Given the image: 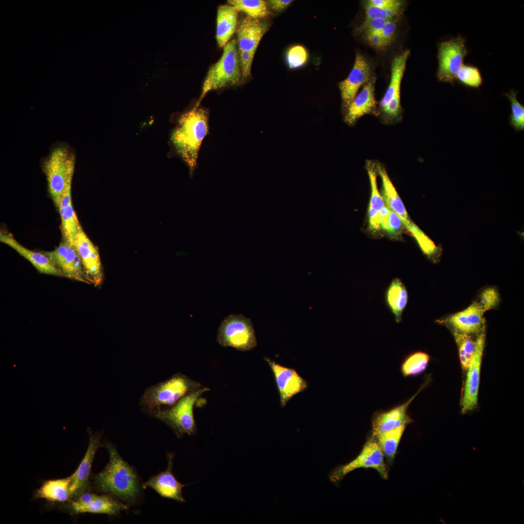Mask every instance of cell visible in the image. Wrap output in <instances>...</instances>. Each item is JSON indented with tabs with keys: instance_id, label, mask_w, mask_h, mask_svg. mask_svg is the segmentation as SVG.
<instances>
[{
	"instance_id": "6da1fadb",
	"label": "cell",
	"mask_w": 524,
	"mask_h": 524,
	"mask_svg": "<svg viewBox=\"0 0 524 524\" xmlns=\"http://www.w3.org/2000/svg\"><path fill=\"white\" fill-rule=\"evenodd\" d=\"M209 112L195 105L180 116L171 134V146L189 167L191 177L197 167L201 145L209 133Z\"/></svg>"
},
{
	"instance_id": "7a4b0ae2",
	"label": "cell",
	"mask_w": 524,
	"mask_h": 524,
	"mask_svg": "<svg viewBox=\"0 0 524 524\" xmlns=\"http://www.w3.org/2000/svg\"><path fill=\"white\" fill-rule=\"evenodd\" d=\"M109 461L96 475L94 485L98 491L126 502L134 501L140 491L139 480L134 469L123 460L115 447L107 443Z\"/></svg>"
},
{
	"instance_id": "3957f363",
	"label": "cell",
	"mask_w": 524,
	"mask_h": 524,
	"mask_svg": "<svg viewBox=\"0 0 524 524\" xmlns=\"http://www.w3.org/2000/svg\"><path fill=\"white\" fill-rule=\"evenodd\" d=\"M201 387L198 382L177 373L165 381L147 388L139 399V405L147 413L160 410L164 406L169 408L185 395Z\"/></svg>"
},
{
	"instance_id": "277c9868",
	"label": "cell",
	"mask_w": 524,
	"mask_h": 524,
	"mask_svg": "<svg viewBox=\"0 0 524 524\" xmlns=\"http://www.w3.org/2000/svg\"><path fill=\"white\" fill-rule=\"evenodd\" d=\"M223 48L221 58L212 66L206 75L196 106H199L209 92L236 85L243 80L237 42L231 40Z\"/></svg>"
},
{
	"instance_id": "5b68a950",
	"label": "cell",
	"mask_w": 524,
	"mask_h": 524,
	"mask_svg": "<svg viewBox=\"0 0 524 524\" xmlns=\"http://www.w3.org/2000/svg\"><path fill=\"white\" fill-rule=\"evenodd\" d=\"M75 164L74 155L64 146L53 149L44 162L49 192L58 208L68 182L72 180Z\"/></svg>"
},
{
	"instance_id": "8992f818",
	"label": "cell",
	"mask_w": 524,
	"mask_h": 524,
	"mask_svg": "<svg viewBox=\"0 0 524 524\" xmlns=\"http://www.w3.org/2000/svg\"><path fill=\"white\" fill-rule=\"evenodd\" d=\"M209 390L206 387L199 388L184 396L173 406L148 414L168 426L178 437L184 434H194L196 431L194 406L199 396Z\"/></svg>"
},
{
	"instance_id": "52a82bcc",
	"label": "cell",
	"mask_w": 524,
	"mask_h": 524,
	"mask_svg": "<svg viewBox=\"0 0 524 524\" xmlns=\"http://www.w3.org/2000/svg\"><path fill=\"white\" fill-rule=\"evenodd\" d=\"M217 341L223 346L241 351L250 350L257 344L252 321L241 314H231L223 320L218 328Z\"/></svg>"
},
{
	"instance_id": "ba28073f",
	"label": "cell",
	"mask_w": 524,
	"mask_h": 524,
	"mask_svg": "<svg viewBox=\"0 0 524 524\" xmlns=\"http://www.w3.org/2000/svg\"><path fill=\"white\" fill-rule=\"evenodd\" d=\"M268 28L267 22L248 16L238 23L237 44L243 80L250 76L255 53Z\"/></svg>"
},
{
	"instance_id": "9c48e42d",
	"label": "cell",
	"mask_w": 524,
	"mask_h": 524,
	"mask_svg": "<svg viewBox=\"0 0 524 524\" xmlns=\"http://www.w3.org/2000/svg\"><path fill=\"white\" fill-rule=\"evenodd\" d=\"M383 452L374 437L364 444L359 455L349 463L334 469L329 475L330 480L339 483L349 473L359 468H372L377 470L384 479H387L388 471Z\"/></svg>"
},
{
	"instance_id": "30bf717a",
	"label": "cell",
	"mask_w": 524,
	"mask_h": 524,
	"mask_svg": "<svg viewBox=\"0 0 524 524\" xmlns=\"http://www.w3.org/2000/svg\"><path fill=\"white\" fill-rule=\"evenodd\" d=\"M467 52L465 41L460 36L441 43L438 51V80L454 84Z\"/></svg>"
},
{
	"instance_id": "8fae6325",
	"label": "cell",
	"mask_w": 524,
	"mask_h": 524,
	"mask_svg": "<svg viewBox=\"0 0 524 524\" xmlns=\"http://www.w3.org/2000/svg\"><path fill=\"white\" fill-rule=\"evenodd\" d=\"M483 326L476 339L475 354L467 369L461 412L465 414L475 409L477 406L480 384V370L483 352L486 340V327Z\"/></svg>"
},
{
	"instance_id": "7c38bea8",
	"label": "cell",
	"mask_w": 524,
	"mask_h": 524,
	"mask_svg": "<svg viewBox=\"0 0 524 524\" xmlns=\"http://www.w3.org/2000/svg\"><path fill=\"white\" fill-rule=\"evenodd\" d=\"M61 271L64 277L89 283L75 247L63 240L53 250L42 252Z\"/></svg>"
},
{
	"instance_id": "4fadbf2b",
	"label": "cell",
	"mask_w": 524,
	"mask_h": 524,
	"mask_svg": "<svg viewBox=\"0 0 524 524\" xmlns=\"http://www.w3.org/2000/svg\"><path fill=\"white\" fill-rule=\"evenodd\" d=\"M265 360L273 372L282 408L295 395L308 388L307 381L295 369L281 365L269 358H266Z\"/></svg>"
},
{
	"instance_id": "5bb4252c",
	"label": "cell",
	"mask_w": 524,
	"mask_h": 524,
	"mask_svg": "<svg viewBox=\"0 0 524 524\" xmlns=\"http://www.w3.org/2000/svg\"><path fill=\"white\" fill-rule=\"evenodd\" d=\"M75 514L92 513L115 515L128 509V506L109 495L85 492L73 500L69 506Z\"/></svg>"
},
{
	"instance_id": "9a60e30c",
	"label": "cell",
	"mask_w": 524,
	"mask_h": 524,
	"mask_svg": "<svg viewBox=\"0 0 524 524\" xmlns=\"http://www.w3.org/2000/svg\"><path fill=\"white\" fill-rule=\"evenodd\" d=\"M89 282L98 286L103 280V273L98 248L86 235L81 227L73 243Z\"/></svg>"
},
{
	"instance_id": "2e32d148",
	"label": "cell",
	"mask_w": 524,
	"mask_h": 524,
	"mask_svg": "<svg viewBox=\"0 0 524 524\" xmlns=\"http://www.w3.org/2000/svg\"><path fill=\"white\" fill-rule=\"evenodd\" d=\"M371 66L366 58L357 53L354 66L347 76L339 83L343 108L346 111L360 87L371 79Z\"/></svg>"
},
{
	"instance_id": "e0dca14e",
	"label": "cell",
	"mask_w": 524,
	"mask_h": 524,
	"mask_svg": "<svg viewBox=\"0 0 524 524\" xmlns=\"http://www.w3.org/2000/svg\"><path fill=\"white\" fill-rule=\"evenodd\" d=\"M485 312L479 303L475 302L464 310L438 320L437 322L448 325L461 333L478 334L485 325Z\"/></svg>"
},
{
	"instance_id": "ac0fdd59",
	"label": "cell",
	"mask_w": 524,
	"mask_h": 524,
	"mask_svg": "<svg viewBox=\"0 0 524 524\" xmlns=\"http://www.w3.org/2000/svg\"><path fill=\"white\" fill-rule=\"evenodd\" d=\"M89 441L86 453L75 472L71 475L70 492L71 496L77 497L86 492L92 463L96 452L101 445V434H93L88 431Z\"/></svg>"
},
{
	"instance_id": "d6986e66",
	"label": "cell",
	"mask_w": 524,
	"mask_h": 524,
	"mask_svg": "<svg viewBox=\"0 0 524 524\" xmlns=\"http://www.w3.org/2000/svg\"><path fill=\"white\" fill-rule=\"evenodd\" d=\"M376 168L377 174L381 179L383 198L386 205L398 215L403 225L415 237L421 230L410 220L405 206L385 169L379 164H376Z\"/></svg>"
},
{
	"instance_id": "ffe728a7",
	"label": "cell",
	"mask_w": 524,
	"mask_h": 524,
	"mask_svg": "<svg viewBox=\"0 0 524 524\" xmlns=\"http://www.w3.org/2000/svg\"><path fill=\"white\" fill-rule=\"evenodd\" d=\"M173 457V455L169 454L167 456V469L151 477L143 484V488H150L162 497L172 499L179 502H184L182 489L186 485L180 483L172 472Z\"/></svg>"
},
{
	"instance_id": "44dd1931",
	"label": "cell",
	"mask_w": 524,
	"mask_h": 524,
	"mask_svg": "<svg viewBox=\"0 0 524 524\" xmlns=\"http://www.w3.org/2000/svg\"><path fill=\"white\" fill-rule=\"evenodd\" d=\"M0 241L15 250L29 261L40 273L47 275L64 277L61 271L50 259L42 252H37L25 247L19 244L10 233L0 231Z\"/></svg>"
},
{
	"instance_id": "7402d4cb",
	"label": "cell",
	"mask_w": 524,
	"mask_h": 524,
	"mask_svg": "<svg viewBox=\"0 0 524 524\" xmlns=\"http://www.w3.org/2000/svg\"><path fill=\"white\" fill-rule=\"evenodd\" d=\"M375 78H371L351 102L345 111L344 117L345 123L353 125L360 117L375 110Z\"/></svg>"
},
{
	"instance_id": "603a6c76",
	"label": "cell",
	"mask_w": 524,
	"mask_h": 524,
	"mask_svg": "<svg viewBox=\"0 0 524 524\" xmlns=\"http://www.w3.org/2000/svg\"><path fill=\"white\" fill-rule=\"evenodd\" d=\"M422 389L404 404L388 411L378 414L372 424L373 436L389 431L402 426H407L412 420L407 414V408Z\"/></svg>"
},
{
	"instance_id": "cb8c5ba5",
	"label": "cell",
	"mask_w": 524,
	"mask_h": 524,
	"mask_svg": "<svg viewBox=\"0 0 524 524\" xmlns=\"http://www.w3.org/2000/svg\"><path fill=\"white\" fill-rule=\"evenodd\" d=\"M70 180L63 193L58 207L61 219V229L64 240L73 246L75 237L82 227L74 210L71 200V184Z\"/></svg>"
},
{
	"instance_id": "d4e9b609",
	"label": "cell",
	"mask_w": 524,
	"mask_h": 524,
	"mask_svg": "<svg viewBox=\"0 0 524 524\" xmlns=\"http://www.w3.org/2000/svg\"><path fill=\"white\" fill-rule=\"evenodd\" d=\"M237 20L238 11L233 6L223 5L218 7L216 38L219 47H224L236 32Z\"/></svg>"
},
{
	"instance_id": "484cf974",
	"label": "cell",
	"mask_w": 524,
	"mask_h": 524,
	"mask_svg": "<svg viewBox=\"0 0 524 524\" xmlns=\"http://www.w3.org/2000/svg\"><path fill=\"white\" fill-rule=\"evenodd\" d=\"M366 169L371 185V197L368 210L369 227L371 230L377 231L380 229L379 218L380 213L386 205L380 195L377 183V170L376 164L368 161Z\"/></svg>"
},
{
	"instance_id": "4316f807",
	"label": "cell",
	"mask_w": 524,
	"mask_h": 524,
	"mask_svg": "<svg viewBox=\"0 0 524 524\" xmlns=\"http://www.w3.org/2000/svg\"><path fill=\"white\" fill-rule=\"evenodd\" d=\"M385 299L396 322H401L402 313L408 301V294L400 279L395 278L392 280L386 290Z\"/></svg>"
},
{
	"instance_id": "83f0119b",
	"label": "cell",
	"mask_w": 524,
	"mask_h": 524,
	"mask_svg": "<svg viewBox=\"0 0 524 524\" xmlns=\"http://www.w3.org/2000/svg\"><path fill=\"white\" fill-rule=\"evenodd\" d=\"M409 53V51L406 50L395 57L392 62L390 83L380 102V106L382 110L393 98L400 97L401 81Z\"/></svg>"
},
{
	"instance_id": "f1b7e54d",
	"label": "cell",
	"mask_w": 524,
	"mask_h": 524,
	"mask_svg": "<svg viewBox=\"0 0 524 524\" xmlns=\"http://www.w3.org/2000/svg\"><path fill=\"white\" fill-rule=\"evenodd\" d=\"M71 482V476L48 480L37 490L36 496L51 502L67 501L72 498L70 490Z\"/></svg>"
},
{
	"instance_id": "f546056e",
	"label": "cell",
	"mask_w": 524,
	"mask_h": 524,
	"mask_svg": "<svg viewBox=\"0 0 524 524\" xmlns=\"http://www.w3.org/2000/svg\"><path fill=\"white\" fill-rule=\"evenodd\" d=\"M406 426L378 434L374 437L377 440L384 457L392 461L395 455L400 441Z\"/></svg>"
},
{
	"instance_id": "4dcf8cb0",
	"label": "cell",
	"mask_w": 524,
	"mask_h": 524,
	"mask_svg": "<svg viewBox=\"0 0 524 524\" xmlns=\"http://www.w3.org/2000/svg\"><path fill=\"white\" fill-rule=\"evenodd\" d=\"M451 330L458 347L461 366L464 370H467L475 354L476 340L470 335Z\"/></svg>"
},
{
	"instance_id": "1f68e13d",
	"label": "cell",
	"mask_w": 524,
	"mask_h": 524,
	"mask_svg": "<svg viewBox=\"0 0 524 524\" xmlns=\"http://www.w3.org/2000/svg\"><path fill=\"white\" fill-rule=\"evenodd\" d=\"M228 2L237 11L243 12L252 18H263L269 14L268 4L263 0H230Z\"/></svg>"
},
{
	"instance_id": "d6a6232c",
	"label": "cell",
	"mask_w": 524,
	"mask_h": 524,
	"mask_svg": "<svg viewBox=\"0 0 524 524\" xmlns=\"http://www.w3.org/2000/svg\"><path fill=\"white\" fill-rule=\"evenodd\" d=\"M429 361V356L426 353L418 351L409 355L401 366V372L405 377L415 376L423 372Z\"/></svg>"
},
{
	"instance_id": "836d02e7",
	"label": "cell",
	"mask_w": 524,
	"mask_h": 524,
	"mask_svg": "<svg viewBox=\"0 0 524 524\" xmlns=\"http://www.w3.org/2000/svg\"><path fill=\"white\" fill-rule=\"evenodd\" d=\"M517 91L511 90L505 95L509 100L511 105L509 124L516 131H520L524 130V106L517 100Z\"/></svg>"
},
{
	"instance_id": "e575fe53",
	"label": "cell",
	"mask_w": 524,
	"mask_h": 524,
	"mask_svg": "<svg viewBox=\"0 0 524 524\" xmlns=\"http://www.w3.org/2000/svg\"><path fill=\"white\" fill-rule=\"evenodd\" d=\"M464 86L478 88L483 79L479 69L475 66L463 65L456 76V79Z\"/></svg>"
},
{
	"instance_id": "d590c367",
	"label": "cell",
	"mask_w": 524,
	"mask_h": 524,
	"mask_svg": "<svg viewBox=\"0 0 524 524\" xmlns=\"http://www.w3.org/2000/svg\"><path fill=\"white\" fill-rule=\"evenodd\" d=\"M308 57L306 49L301 45L291 47L286 54V62L290 68H297L302 66Z\"/></svg>"
},
{
	"instance_id": "8d00e7d4",
	"label": "cell",
	"mask_w": 524,
	"mask_h": 524,
	"mask_svg": "<svg viewBox=\"0 0 524 524\" xmlns=\"http://www.w3.org/2000/svg\"><path fill=\"white\" fill-rule=\"evenodd\" d=\"M499 302L500 295L497 289L494 287H488L480 294L478 303L485 312L497 307Z\"/></svg>"
},
{
	"instance_id": "74e56055",
	"label": "cell",
	"mask_w": 524,
	"mask_h": 524,
	"mask_svg": "<svg viewBox=\"0 0 524 524\" xmlns=\"http://www.w3.org/2000/svg\"><path fill=\"white\" fill-rule=\"evenodd\" d=\"M366 17L365 19L376 18L393 19L396 16L401 9H384L372 6L367 4L364 5Z\"/></svg>"
},
{
	"instance_id": "f35d334b",
	"label": "cell",
	"mask_w": 524,
	"mask_h": 524,
	"mask_svg": "<svg viewBox=\"0 0 524 524\" xmlns=\"http://www.w3.org/2000/svg\"><path fill=\"white\" fill-rule=\"evenodd\" d=\"M402 222L398 215L390 209L386 231L390 236L397 237L402 231Z\"/></svg>"
},
{
	"instance_id": "ab89813d",
	"label": "cell",
	"mask_w": 524,
	"mask_h": 524,
	"mask_svg": "<svg viewBox=\"0 0 524 524\" xmlns=\"http://www.w3.org/2000/svg\"><path fill=\"white\" fill-rule=\"evenodd\" d=\"M388 20H389L381 18L365 19L359 30L364 35L369 33L378 32L383 27Z\"/></svg>"
},
{
	"instance_id": "60d3db41",
	"label": "cell",
	"mask_w": 524,
	"mask_h": 524,
	"mask_svg": "<svg viewBox=\"0 0 524 524\" xmlns=\"http://www.w3.org/2000/svg\"><path fill=\"white\" fill-rule=\"evenodd\" d=\"M368 5L384 9H401L402 2L398 0H369L365 2Z\"/></svg>"
},
{
	"instance_id": "b9f144b4",
	"label": "cell",
	"mask_w": 524,
	"mask_h": 524,
	"mask_svg": "<svg viewBox=\"0 0 524 524\" xmlns=\"http://www.w3.org/2000/svg\"><path fill=\"white\" fill-rule=\"evenodd\" d=\"M370 45L377 49H383L389 44L381 37L379 31L368 33L364 35Z\"/></svg>"
},
{
	"instance_id": "7bdbcfd3",
	"label": "cell",
	"mask_w": 524,
	"mask_h": 524,
	"mask_svg": "<svg viewBox=\"0 0 524 524\" xmlns=\"http://www.w3.org/2000/svg\"><path fill=\"white\" fill-rule=\"evenodd\" d=\"M396 28V24L393 19L389 20L379 31L381 37L390 45L393 40Z\"/></svg>"
},
{
	"instance_id": "ee69618b",
	"label": "cell",
	"mask_w": 524,
	"mask_h": 524,
	"mask_svg": "<svg viewBox=\"0 0 524 524\" xmlns=\"http://www.w3.org/2000/svg\"><path fill=\"white\" fill-rule=\"evenodd\" d=\"M400 97L393 98L382 110L386 115L390 117H395L400 112Z\"/></svg>"
},
{
	"instance_id": "f6af8a7d",
	"label": "cell",
	"mask_w": 524,
	"mask_h": 524,
	"mask_svg": "<svg viewBox=\"0 0 524 524\" xmlns=\"http://www.w3.org/2000/svg\"><path fill=\"white\" fill-rule=\"evenodd\" d=\"M293 1L291 0H269L267 1L269 5L273 10L280 12L286 8Z\"/></svg>"
},
{
	"instance_id": "bcb514c9",
	"label": "cell",
	"mask_w": 524,
	"mask_h": 524,
	"mask_svg": "<svg viewBox=\"0 0 524 524\" xmlns=\"http://www.w3.org/2000/svg\"><path fill=\"white\" fill-rule=\"evenodd\" d=\"M390 212V209L386 205H385L383 208L380 214L379 218V225L380 228L385 231L386 230L388 222L389 215Z\"/></svg>"
}]
</instances>
